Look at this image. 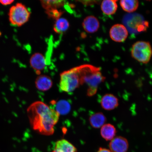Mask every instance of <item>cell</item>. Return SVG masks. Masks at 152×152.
Segmentation results:
<instances>
[{
    "instance_id": "obj_1",
    "label": "cell",
    "mask_w": 152,
    "mask_h": 152,
    "mask_svg": "<svg viewBox=\"0 0 152 152\" xmlns=\"http://www.w3.org/2000/svg\"><path fill=\"white\" fill-rule=\"evenodd\" d=\"M27 113L30 124L34 130L44 135H52L60 115L44 102H36L28 107Z\"/></svg>"
},
{
    "instance_id": "obj_2",
    "label": "cell",
    "mask_w": 152,
    "mask_h": 152,
    "mask_svg": "<svg viewBox=\"0 0 152 152\" xmlns=\"http://www.w3.org/2000/svg\"><path fill=\"white\" fill-rule=\"evenodd\" d=\"M76 68L80 78L81 85L85 83L88 86L87 96H94L99 86L105 79L101 72L100 68L89 64H83Z\"/></svg>"
},
{
    "instance_id": "obj_3",
    "label": "cell",
    "mask_w": 152,
    "mask_h": 152,
    "mask_svg": "<svg viewBox=\"0 0 152 152\" xmlns=\"http://www.w3.org/2000/svg\"><path fill=\"white\" fill-rule=\"evenodd\" d=\"M60 76L59 87L62 92L72 93L81 85L80 78L76 67L62 72Z\"/></svg>"
},
{
    "instance_id": "obj_4",
    "label": "cell",
    "mask_w": 152,
    "mask_h": 152,
    "mask_svg": "<svg viewBox=\"0 0 152 152\" xmlns=\"http://www.w3.org/2000/svg\"><path fill=\"white\" fill-rule=\"evenodd\" d=\"M123 22L128 31L131 33L138 34L146 31L149 23L144 20L143 17L137 13H130L125 15Z\"/></svg>"
},
{
    "instance_id": "obj_5",
    "label": "cell",
    "mask_w": 152,
    "mask_h": 152,
    "mask_svg": "<svg viewBox=\"0 0 152 152\" xmlns=\"http://www.w3.org/2000/svg\"><path fill=\"white\" fill-rule=\"evenodd\" d=\"M30 13L25 5L18 3L10 9L9 20L10 23L14 26H21L28 21Z\"/></svg>"
},
{
    "instance_id": "obj_6",
    "label": "cell",
    "mask_w": 152,
    "mask_h": 152,
    "mask_svg": "<svg viewBox=\"0 0 152 152\" xmlns=\"http://www.w3.org/2000/svg\"><path fill=\"white\" fill-rule=\"evenodd\" d=\"M131 54L132 58L138 61L147 64L152 56L151 45L148 42H137L132 45Z\"/></svg>"
},
{
    "instance_id": "obj_7",
    "label": "cell",
    "mask_w": 152,
    "mask_h": 152,
    "mask_svg": "<svg viewBox=\"0 0 152 152\" xmlns=\"http://www.w3.org/2000/svg\"><path fill=\"white\" fill-rule=\"evenodd\" d=\"M110 35L113 41L117 42H122L128 37V32L123 25L116 24L112 26L110 29Z\"/></svg>"
},
{
    "instance_id": "obj_8",
    "label": "cell",
    "mask_w": 152,
    "mask_h": 152,
    "mask_svg": "<svg viewBox=\"0 0 152 152\" xmlns=\"http://www.w3.org/2000/svg\"><path fill=\"white\" fill-rule=\"evenodd\" d=\"M109 147L112 152H126L129 148V142L126 138L118 136L111 140Z\"/></svg>"
},
{
    "instance_id": "obj_9",
    "label": "cell",
    "mask_w": 152,
    "mask_h": 152,
    "mask_svg": "<svg viewBox=\"0 0 152 152\" xmlns=\"http://www.w3.org/2000/svg\"><path fill=\"white\" fill-rule=\"evenodd\" d=\"M30 62L31 67L38 75H40L41 71L45 69L46 65L45 57L39 53L33 54L30 58Z\"/></svg>"
},
{
    "instance_id": "obj_10",
    "label": "cell",
    "mask_w": 152,
    "mask_h": 152,
    "mask_svg": "<svg viewBox=\"0 0 152 152\" xmlns=\"http://www.w3.org/2000/svg\"><path fill=\"white\" fill-rule=\"evenodd\" d=\"M101 105L103 109L108 111L115 109L119 105V100L116 96L111 94H106L102 97Z\"/></svg>"
},
{
    "instance_id": "obj_11",
    "label": "cell",
    "mask_w": 152,
    "mask_h": 152,
    "mask_svg": "<svg viewBox=\"0 0 152 152\" xmlns=\"http://www.w3.org/2000/svg\"><path fill=\"white\" fill-rule=\"evenodd\" d=\"M83 27L85 31L89 33H94L97 31L99 28V21L94 16L86 17L83 20Z\"/></svg>"
},
{
    "instance_id": "obj_12",
    "label": "cell",
    "mask_w": 152,
    "mask_h": 152,
    "mask_svg": "<svg viewBox=\"0 0 152 152\" xmlns=\"http://www.w3.org/2000/svg\"><path fill=\"white\" fill-rule=\"evenodd\" d=\"M51 104L54 106L53 109L57 112L59 115H64L69 113L71 110V103L68 100H61L58 101L51 102Z\"/></svg>"
},
{
    "instance_id": "obj_13",
    "label": "cell",
    "mask_w": 152,
    "mask_h": 152,
    "mask_svg": "<svg viewBox=\"0 0 152 152\" xmlns=\"http://www.w3.org/2000/svg\"><path fill=\"white\" fill-rule=\"evenodd\" d=\"M51 152H77V151L71 142L65 139H62L56 142L54 149Z\"/></svg>"
},
{
    "instance_id": "obj_14",
    "label": "cell",
    "mask_w": 152,
    "mask_h": 152,
    "mask_svg": "<svg viewBox=\"0 0 152 152\" xmlns=\"http://www.w3.org/2000/svg\"><path fill=\"white\" fill-rule=\"evenodd\" d=\"M53 81L51 78L46 75H40L37 77L35 81L38 90L42 91L48 90L52 87Z\"/></svg>"
},
{
    "instance_id": "obj_15",
    "label": "cell",
    "mask_w": 152,
    "mask_h": 152,
    "mask_svg": "<svg viewBox=\"0 0 152 152\" xmlns=\"http://www.w3.org/2000/svg\"><path fill=\"white\" fill-rule=\"evenodd\" d=\"M117 1L116 0H104L102 1L101 5L102 12L108 16L115 14L118 8Z\"/></svg>"
},
{
    "instance_id": "obj_16",
    "label": "cell",
    "mask_w": 152,
    "mask_h": 152,
    "mask_svg": "<svg viewBox=\"0 0 152 152\" xmlns=\"http://www.w3.org/2000/svg\"><path fill=\"white\" fill-rule=\"evenodd\" d=\"M89 121L91 126L98 129L103 126L106 122V118L102 113H96L90 116Z\"/></svg>"
},
{
    "instance_id": "obj_17",
    "label": "cell",
    "mask_w": 152,
    "mask_h": 152,
    "mask_svg": "<svg viewBox=\"0 0 152 152\" xmlns=\"http://www.w3.org/2000/svg\"><path fill=\"white\" fill-rule=\"evenodd\" d=\"M116 132L115 127L110 124H104L100 130L102 137L107 141L113 140L115 137Z\"/></svg>"
},
{
    "instance_id": "obj_18",
    "label": "cell",
    "mask_w": 152,
    "mask_h": 152,
    "mask_svg": "<svg viewBox=\"0 0 152 152\" xmlns=\"http://www.w3.org/2000/svg\"><path fill=\"white\" fill-rule=\"evenodd\" d=\"M69 26V22L66 19L60 18L56 20L53 29L56 33L61 34L67 31Z\"/></svg>"
},
{
    "instance_id": "obj_19",
    "label": "cell",
    "mask_w": 152,
    "mask_h": 152,
    "mask_svg": "<svg viewBox=\"0 0 152 152\" xmlns=\"http://www.w3.org/2000/svg\"><path fill=\"white\" fill-rule=\"evenodd\" d=\"M120 4L124 10L131 13L137 9L139 2L137 0H123L120 1Z\"/></svg>"
},
{
    "instance_id": "obj_20",
    "label": "cell",
    "mask_w": 152,
    "mask_h": 152,
    "mask_svg": "<svg viewBox=\"0 0 152 152\" xmlns=\"http://www.w3.org/2000/svg\"><path fill=\"white\" fill-rule=\"evenodd\" d=\"M42 5L45 10L53 9H58L65 4V1H42Z\"/></svg>"
},
{
    "instance_id": "obj_21",
    "label": "cell",
    "mask_w": 152,
    "mask_h": 152,
    "mask_svg": "<svg viewBox=\"0 0 152 152\" xmlns=\"http://www.w3.org/2000/svg\"><path fill=\"white\" fill-rule=\"evenodd\" d=\"M45 12L49 18L56 20L61 18L64 12L58 9H53L45 11Z\"/></svg>"
},
{
    "instance_id": "obj_22",
    "label": "cell",
    "mask_w": 152,
    "mask_h": 152,
    "mask_svg": "<svg viewBox=\"0 0 152 152\" xmlns=\"http://www.w3.org/2000/svg\"><path fill=\"white\" fill-rule=\"evenodd\" d=\"M14 1L13 0H5V1H0V3L4 5H7L11 4Z\"/></svg>"
},
{
    "instance_id": "obj_23",
    "label": "cell",
    "mask_w": 152,
    "mask_h": 152,
    "mask_svg": "<svg viewBox=\"0 0 152 152\" xmlns=\"http://www.w3.org/2000/svg\"><path fill=\"white\" fill-rule=\"evenodd\" d=\"M85 5H90L94 4L97 3L98 1H80Z\"/></svg>"
},
{
    "instance_id": "obj_24",
    "label": "cell",
    "mask_w": 152,
    "mask_h": 152,
    "mask_svg": "<svg viewBox=\"0 0 152 152\" xmlns=\"http://www.w3.org/2000/svg\"><path fill=\"white\" fill-rule=\"evenodd\" d=\"M97 152H111V151L106 148H100Z\"/></svg>"
}]
</instances>
